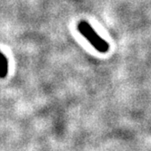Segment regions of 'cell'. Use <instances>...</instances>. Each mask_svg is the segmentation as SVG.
Segmentation results:
<instances>
[{"label":"cell","instance_id":"obj_1","mask_svg":"<svg viewBox=\"0 0 151 151\" xmlns=\"http://www.w3.org/2000/svg\"><path fill=\"white\" fill-rule=\"evenodd\" d=\"M77 29L79 33L83 35L91 45L99 52L106 53L109 50V45L107 41L102 39L96 31L93 29V27L87 22V21H80L77 24Z\"/></svg>","mask_w":151,"mask_h":151},{"label":"cell","instance_id":"obj_2","mask_svg":"<svg viewBox=\"0 0 151 151\" xmlns=\"http://www.w3.org/2000/svg\"><path fill=\"white\" fill-rule=\"evenodd\" d=\"M8 73V60L5 54L0 52V79H4Z\"/></svg>","mask_w":151,"mask_h":151}]
</instances>
